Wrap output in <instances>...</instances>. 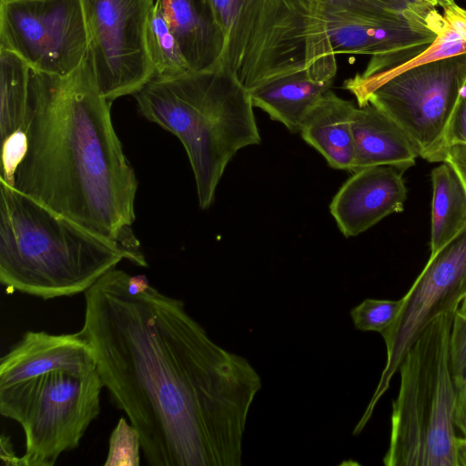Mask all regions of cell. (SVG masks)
I'll use <instances>...</instances> for the list:
<instances>
[{
  "mask_svg": "<svg viewBox=\"0 0 466 466\" xmlns=\"http://www.w3.org/2000/svg\"><path fill=\"white\" fill-rule=\"evenodd\" d=\"M129 276L112 268L84 293L80 332L147 463L241 465L258 373L211 339L182 300L151 285L130 293Z\"/></svg>",
  "mask_w": 466,
  "mask_h": 466,
  "instance_id": "6da1fadb",
  "label": "cell"
},
{
  "mask_svg": "<svg viewBox=\"0 0 466 466\" xmlns=\"http://www.w3.org/2000/svg\"><path fill=\"white\" fill-rule=\"evenodd\" d=\"M111 103L87 56L65 77L31 68L27 151L13 187L147 267L132 228L137 180L114 129Z\"/></svg>",
  "mask_w": 466,
  "mask_h": 466,
  "instance_id": "7a4b0ae2",
  "label": "cell"
},
{
  "mask_svg": "<svg viewBox=\"0 0 466 466\" xmlns=\"http://www.w3.org/2000/svg\"><path fill=\"white\" fill-rule=\"evenodd\" d=\"M123 259L137 258L0 180V281L43 299L85 293Z\"/></svg>",
  "mask_w": 466,
  "mask_h": 466,
  "instance_id": "3957f363",
  "label": "cell"
},
{
  "mask_svg": "<svg viewBox=\"0 0 466 466\" xmlns=\"http://www.w3.org/2000/svg\"><path fill=\"white\" fill-rule=\"evenodd\" d=\"M133 96L145 118L174 134L184 146L203 209L212 204L235 154L260 143L250 92L219 66L154 76Z\"/></svg>",
  "mask_w": 466,
  "mask_h": 466,
  "instance_id": "277c9868",
  "label": "cell"
},
{
  "mask_svg": "<svg viewBox=\"0 0 466 466\" xmlns=\"http://www.w3.org/2000/svg\"><path fill=\"white\" fill-rule=\"evenodd\" d=\"M223 36L218 66L250 92L306 71L329 82L337 72L316 0H208Z\"/></svg>",
  "mask_w": 466,
  "mask_h": 466,
  "instance_id": "5b68a950",
  "label": "cell"
},
{
  "mask_svg": "<svg viewBox=\"0 0 466 466\" xmlns=\"http://www.w3.org/2000/svg\"><path fill=\"white\" fill-rule=\"evenodd\" d=\"M454 314L441 315L426 326L400 364L386 466H457L456 390L450 363Z\"/></svg>",
  "mask_w": 466,
  "mask_h": 466,
  "instance_id": "8992f818",
  "label": "cell"
},
{
  "mask_svg": "<svg viewBox=\"0 0 466 466\" xmlns=\"http://www.w3.org/2000/svg\"><path fill=\"white\" fill-rule=\"evenodd\" d=\"M103 383L97 369L80 376L52 371L0 387V413L25 434L20 466H53L79 446L100 412Z\"/></svg>",
  "mask_w": 466,
  "mask_h": 466,
  "instance_id": "52a82bcc",
  "label": "cell"
},
{
  "mask_svg": "<svg viewBox=\"0 0 466 466\" xmlns=\"http://www.w3.org/2000/svg\"><path fill=\"white\" fill-rule=\"evenodd\" d=\"M465 79L463 54L383 78L357 74L343 87L353 94L359 106L370 104L390 116L419 157L441 163L447 153V129Z\"/></svg>",
  "mask_w": 466,
  "mask_h": 466,
  "instance_id": "ba28073f",
  "label": "cell"
},
{
  "mask_svg": "<svg viewBox=\"0 0 466 466\" xmlns=\"http://www.w3.org/2000/svg\"><path fill=\"white\" fill-rule=\"evenodd\" d=\"M335 54L370 55L367 77L394 68L435 38L421 0H316Z\"/></svg>",
  "mask_w": 466,
  "mask_h": 466,
  "instance_id": "9c48e42d",
  "label": "cell"
},
{
  "mask_svg": "<svg viewBox=\"0 0 466 466\" xmlns=\"http://www.w3.org/2000/svg\"><path fill=\"white\" fill-rule=\"evenodd\" d=\"M156 0H81L87 57L110 102L135 95L154 76L146 46L148 15Z\"/></svg>",
  "mask_w": 466,
  "mask_h": 466,
  "instance_id": "30bf717a",
  "label": "cell"
},
{
  "mask_svg": "<svg viewBox=\"0 0 466 466\" xmlns=\"http://www.w3.org/2000/svg\"><path fill=\"white\" fill-rule=\"evenodd\" d=\"M466 295V225L434 255L403 296L395 322L381 334L387 359L378 385L356 428L361 431L390 386L410 347L437 317L456 313Z\"/></svg>",
  "mask_w": 466,
  "mask_h": 466,
  "instance_id": "8fae6325",
  "label": "cell"
},
{
  "mask_svg": "<svg viewBox=\"0 0 466 466\" xmlns=\"http://www.w3.org/2000/svg\"><path fill=\"white\" fill-rule=\"evenodd\" d=\"M0 47L35 71L69 76L87 56L81 0H0Z\"/></svg>",
  "mask_w": 466,
  "mask_h": 466,
  "instance_id": "7c38bea8",
  "label": "cell"
},
{
  "mask_svg": "<svg viewBox=\"0 0 466 466\" xmlns=\"http://www.w3.org/2000/svg\"><path fill=\"white\" fill-rule=\"evenodd\" d=\"M402 173L390 166L368 167L355 171L341 186L329 209L346 238L358 236L403 210L407 188Z\"/></svg>",
  "mask_w": 466,
  "mask_h": 466,
  "instance_id": "4fadbf2b",
  "label": "cell"
},
{
  "mask_svg": "<svg viewBox=\"0 0 466 466\" xmlns=\"http://www.w3.org/2000/svg\"><path fill=\"white\" fill-rule=\"evenodd\" d=\"M96 369L93 348L80 330L65 334L28 330L1 358L0 387L52 371L85 376Z\"/></svg>",
  "mask_w": 466,
  "mask_h": 466,
  "instance_id": "5bb4252c",
  "label": "cell"
},
{
  "mask_svg": "<svg viewBox=\"0 0 466 466\" xmlns=\"http://www.w3.org/2000/svg\"><path fill=\"white\" fill-rule=\"evenodd\" d=\"M192 71L218 66L223 36L208 0H156Z\"/></svg>",
  "mask_w": 466,
  "mask_h": 466,
  "instance_id": "9a60e30c",
  "label": "cell"
},
{
  "mask_svg": "<svg viewBox=\"0 0 466 466\" xmlns=\"http://www.w3.org/2000/svg\"><path fill=\"white\" fill-rule=\"evenodd\" d=\"M352 131L353 172L373 166H390L404 172L415 165L419 155L405 132L374 106H356Z\"/></svg>",
  "mask_w": 466,
  "mask_h": 466,
  "instance_id": "2e32d148",
  "label": "cell"
},
{
  "mask_svg": "<svg viewBox=\"0 0 466 466\" xmlns=\"http://www.w3.org/2000/svg\"><path fill=\"white\" fill-rule=\"evenodd\" d=\"M356 106L326 91L306 115L299 132L331 167L353 171L355 143L352 117Z\"/></svg>",
  "mask_w": 466,
  "mask_h": 466,
  "instance_id": "e0dca14e",
  "label": "cell"
},
{
  "mask_svg": "<svg viewBox=\"0 0 466 466\" xmlns=\"http://www.w3.org/2000/svg\"><path fill=\"white\" fill-rule=\"evenodd\" d=\"M332 83L316 81L301 71L258 87L250 95L254 106L291 132H299L308 112Z\"/></svg>",
  "mask_w": 466,
  "mask_h": 466,
  "instance_id": "ac0fdd59",
  "label": "cell"
},
{
  "mask_svg": "<svg viewBox=\"0 0 466 466\" xmlns=\"http://www.w3.org/2000/svg\"><path fill=\"white\" fill-rule=\"evenodd\" d=\"M432 184L431 254L434 255L466 225V189L447 162L431 174Z\"/></svg>",
  "mask_w": 466,
  "mask_h": 466,
  "instance_id": "d6986e66",
  "label": "cell"
},
{
  "mask_svg": "<svg viewBox=\"0 0 466 466\" xmlns=\"http://www.w3.org/2000/svg\"><path fill=\"white\" fill-rule=\"evenodd\" d=\"M424 19L427 27L435 34L431 44L407 62L370 76L388 77L425 63L466 54V9L453 3L440 14L431 7Z\"/></svg>",
  "mask_w": 466,
  "mask_h": 466,
  "instance_id": "ffe728a7",
  "label": "cell"
},
{
  "mask_svg": "<svg viewBox=\"0 0 466 466\" xmlns=\"http://www.w3.org/2000/svg\"><path fill=\"white\" fill-rule=\"evenodd\" d=\"M31 67L15 53L0 47L1 140L25 128Z\"/></svg>",
  "mask_w": 466,
  "mask_h": 466,
  "instance_id": "44dd1931",
  "label": "cell"
},
{
  "mask_svg": "<svg viewBox=\"0 0 466 466\" xmlns=\"http://www.w3.org/2000/svg\"><path fill=\"white\" fill-rule=\"evenodd\" d=\"M146 46L155 76L173 77L192 71L156 3L147 22Z\"/></svg>",
  "mask_w": 466,
  "mask_h": 466,
  "instance_id": "7402d4cb",
  "label": "cell"
},
{
  "mask_svg": "<svg viewBox=\"0 0 466 466\" xmlns=\"http://www.w3.org/2000/svg\"><path fill=\"white\" fill-rule=\"evenodd\" d=\"M404 303L399 299H366L351 309L350 317L356 329L383 334L397 319Z\"/></svg>",
  "mask_w": 466,
  "mask_h": 466,
  "instance_id": "603a6c76",
  "label": "cell"
},
{
  "mask_svg": "<svg viewBox=\"0 0 466 466\" xmlns=\"http://www.w3.org/2000/svg\"><path fill=\"white\" fill-rule=\"evenodd\" d=\"M141 441L137 430L121 417L109 437L105 466H138Z\"/></svg>",
  "mask_w": 466,
  "mask_h": 466,
  "instance_id": "cb8c5ba5",
  "label": "cell"
},
{
  "mask_svg": "<svg viewBox=\"0 0 466 466\" xmlns=\"http://www.w3.org/2000/svg\"><path fill=\"white\" fill-rule=\"evenodd\" d=\"M27 151L26 130L20 128L2 140L0 180L14 186L16 171Z\"/></svg>",
  "mask_w": 466,
  "mask_h": 466,
  "instance_id": "d4e9b609",
  "label": "cell"
},
{
  "mask_svg": "<svg viewBox=\"0 0 466 466\" xmlns=\"http://www.w3.org/2000/svg\"><path fill=\"white\" fill-rule=\"evenodd\" d=\"M450 363L453 380L466 370V318L453 315L450 335Z\"/></svg>",
  "mask_w": 466,
  "mask_h": 466,
  "instance_id": "484cf974",
  "label": "cell"
},
{
  "mask_svg": "<svg viewBox=\"0 0 466 466\" xmlns=\"http://www.w3.org/2000/svg\"><path fill=\"white\" fill-rule=\"evenodd\" d=\"M466 144V79L460 89L446 133V147Z\"/></svg>",
  "mask_w": 466,
  "mask_h": 466,
  "instance_id": "4316f807",
  "label": "cell"
},
{
  "mask_svg": "<svg viewBox=\"0 0 466 466\" xmlns=\"http://www.w3.org/2000/svg\"><path fill=\"white\" fill-rule=\"evenodd\" d=\"M456 390V401L454 411L455 428L466 436V370L465 372L454 380Z\"/></svg>",
  "mask_w": 466,
  "mask_h": 466,
  "instance_id": "83f0119b",
  "label": "cell"
},
{
  "mask_svg": "<svg viewBox=\"0 0 466 466\" xmlns=\"http://www.w3.org/2000/svg\"><path fill=\"white\" fill-rule=\"evenodd\" d=\"M444 162L450 164L466 189V144H453L448 147Z\"/></svg>",
  "mask_w": 466,
  "mask_h": 466,
  "instance_id": "f1b7e54d",
  "label": "cell"
},
{
  "mask_svg": "<svg viewBox=\"0 0 466 466\" xmlns=\"http://www.w3.org/2000/svg\"><path fill=\"white\" fill-rule=\"evenodd\" d=\"M0 458L5 465L20 466V457H17L8 436H1Z\"/></svg>",
  "mask_w": 466,
  "mask_h": 466,
  "instance_id": "f546056e",
  "label": "cell"
},
{
  "mask_svg": "<svg viewBox=\"0 0 466 466\" xmlns=\"http://www.w3.org/2000/svg\"><path fill=\"white\" fill-rule=\"evenodd\" d=\"M149 286V282L145 275L129 276L128 290L132 294L143 292Z\"/></svg>",
  "mask_w": 466,
  "mask_h": 466,
  "instance_id": "4dcf8cb0",
  "label": "cell"
},
{
  "mask_svg": "<svg viewBox=\"0 0 466 466\" xmlns=\"http://www.w3.org/2000/svg\"><path fill=\"white\" fill-rule=\"evenodd\" d=\"M455 457L457 466H466V436L455 439Z\"/></svg>",
  "mask_w": 466,
  "mask_h": 466,
  "instance_id": "1f68e13d",
  "label": "cell"
},
{
  "mask_svg": "<svg viewBox=\"0 0 466 466\" xmlns=\"http://www.w3.org/2000/svg\"><path fill=\"white\" fill-rule=\"evenodd\" d=\"M427 4H429L431 6H441L442 8H444L445 6L449 5H451L454 2V0H421Z\"/></svg>",
  "mask_w": 466,
  "mask_h": 466,
  "instance_id": "d6a6232c",
  "label": "cell"
},
{
  "mask_svg": "<svg viewBox=\"0 0 466 466\" xmlns=\"http://www.w3.org/2000/svg\"><path fill=\"white\" fill-rule=\"evenodd\" d=\"M457 312L461 314L462 317L466 318V297L462 299Z\"/></svg>",
  "mask_w": 466,
  "mask_h": 466,
  "instance_id": "836d02e7",
  "label": "cell"
},
{
  "mask_svg": "<svg viewBox=\"0 0 466 466\" xmlns=\"http://www.w3.org/2000/svg\"><path fill=\"white\" fill-rule=\"evenodd\" d=\"M465 297H466V295H465ZM465 297H464V298H465Z\"/></svg>",
  "mask_w": 466,
  "mask_h": 466,
  "instance_id": "e575fe53",
  "label": "cell"
}]
</instances>
